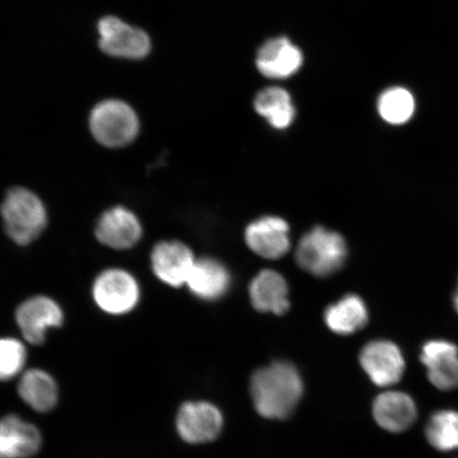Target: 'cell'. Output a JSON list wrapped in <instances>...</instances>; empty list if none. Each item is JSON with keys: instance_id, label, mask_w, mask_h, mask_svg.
<instances>
[{"instance_id": "1", "label": "cell", "mask_w": 458, "mask_h": 458, "mask_svg": "<svg viewBox=\"0 0 458 458\" xmlns=\"http://www.w3.org/2000/svg\"><path fill=\"white\" fill-rule=\"evenodd\" d=\"M303 393L300 372L293 365L277 362L258 369L250 380L255 408L268 420H284L296 409Z\"/></svg>"}, {"instance_id": "2", "label": "cell", "mask_w": 458, "mask_h": 458, "mask_svg": "<svg viewBox=\"0 0 458 458\" xmlns=\"http://www.w3.org/2000/svg\"><path fill=\"white\" fill-rule=\"evenodd\" d=\"M4 231L16 244L27 245L41 234L47 225V210L41 199L26 188L10 189L0 208Z\"/></svg>"}, {"instance_id": "3", "label": "cell", "mask_w": 458, "mask_h": 458, "mask_svg": "<svg viewBox=\"0 0 458 458\" xmlns=\"http://www.w3.org/2000/svg\"><path fill=\"white\" fill-rule=\"evenodd\" d=\"M347 257V245L340 233L315 227L305 234L296 250V261L303 271L326 277L339 271Z\"/></svg>"}, {"instance_id": "4", "label": "cell", "mask_w": 458, "mask_h": 458, "mask_svg": "<svg viewBox=\"0 0 458 458\" xmlns=\"http://www.w3.org/2000/svg\"><path fill=\"white\" fill-rule=\"evenodd\" d=\"M89 128L101 145L122 148L136 139L140 123L135 112L124 102L108 100L91 112Z\"/></svg>"}, {"instance_id": "5", "label": "cell", "mask_w": 458, "mask_h": 458, "mask_svg": "<svg viewBox=\"0 0 458 458\" xmlns=\"http://www.w3.org/2000/svg\"><path fill=\"white\" fill-rule=\"evenodd\" d=\"M93 296L102 311L113 315L127 314L133 310L140 299L137 280L120 268L102 272L96 278Z\"/></svg>"}, {"instance_id": "6", "label": "cell", "mask_w": 458, "mask_h": 458, "mask_svg": "<svg viewBox=\"0 0 458 458\" xmlns=\"http://www.w3.org/2000/svg\"><path fill=\"white\" fill-rule=\"evenodd\" d=\"M98 30L100 47L107 55L125 59H141L150 53L151 42L147 33L125 24L116 17L102 19Z\"/></svg>"}, {"instance_id": "7", "label": "cell", "mask_w": 458, "mask_h": 458, "mask_svg": "<svg viewBox=\"0 0 458 458\" xmlns=\"http://www.w3.org/2000/svg\"><path fill=\"white\" fill-rule=\"evenodd\" d=\"M64 320L59 303L47 296H34L22 302L16 311V323L24 339L41 345L50 328L60 327Z\"/></svg>"}, {"instance_id": "8", "label": "cell", "mask_w": 458, "mask_h": 458, "mask_svg": "<svg viewBox=\"0 0 458 458\" xmlns=\"http://www.w3.org/2000/svg\"><path fill=\"white\" fill-rule=\"evenodd\" d=\"M223 427V416L215 405L198 401L182 405L176 417L180 437L189 444L213 442Z\"/></svg>"}, {"instance_id": "9", "label": "cell", "mask_w": 458, "mask_h": 458, "mask_svg": "<svg viewBox=\"0 0 458 458\" xmlns=\"http://www.w3.org/2000/svg\"><path fill=\"white\" fill-rule=\"evenodd\" d=\"M360 362L370 380L379 386H389L397 383L405 368L400 349L388 341L368 344L360 354Z\"/></svg>"}, {"instance_id": "10", "label": "cell", "mask_w": 458, "mask_h": 458, "mask_svg": "<svg viewBox=\"0 0 458 458\" xmlns=\"http://www.w3.org/2000/svg\"><path fill=\"white\" fill-rule=\"evenodd\" d=\"M95 233L101 244L123 250L139 243L142 227L135 214L123 206H116L100 216Z\"/></svg>"}, {"instance_id": "11", "label": "cell", "mask_w": 458, "mask_h": 458, "mask_svg": "<svg viewBox=\"0 0 458 458\" xmlns=\"http://www.w3.org/2000/svg\"><path fill=\"white\" fill-rule=\"evenodd\" d=\"M196 260L191 250L179 242H160L151 255L154 274L160 282L174 288L187 284Z\"/></svg>"}, {"instance_id": "12", "label": "cell", "mask_w": 458, "mask_h": 458, "mask_svg": "<svg viewBox=\"0 0 458 458\" xmlns=\"http://www.w3.org/2000/svg\"><path fill=\"white\" fill-rule=\"evenodd\" d=\"M290 227L278 216H265L246 228L245 242L255 254L278 259L290 249Z\"/></svg>"}, {"instance_id": "13", "label": "cell", "mask_w": 458, "mask_h": 458, "mask_svg": "<svg viewBox=\"0 0 458 458\" xmlns=\"http://www.w3.org/2000/svg\"><path fill=\"white\" fill-rule=\"evenodd\" d=\"M303 55L299 47L286 38H272L258 51L256 65L263 76L285 79L301 70Z\"/></svg>"}, {"instance_id": "14", "label": "cell", "mask_w": 458, "mask_h": 458, "mask_svg": "<svg viewBox=\"0 0 458 458\" xmlns=\"http://www.w3.org/2000/svg\"><path fill=\"white\" fill-rule=\"evenodd\" d=\"M421 360L429 382L442 391L458 386V348L450 342L431 341L422 348Z\"/></svg>"}, {"instance_id": "15", "label": "cell", "mask_w": 458, "mask_h": 458, "mask_svg": "<svg viewBox=\"0 0 458 458\" xmlns=\"http://www.w3.org/2000/svg\"><path fill=\"white\" fill-rule=\"evenodd\" d=\"M41 445V433L36 426L16 415L0 420V458L31 457Z\"/></svg>"}, {"instance_id": "16", "label": "cell", "mask_w": 458, "mask_h": 458, "mask_svg": "<svg viewBox=\"0 0 458 458\" xmlns=\"http://www.w3.org/2000/svg\"><path fill=\"white\" fill-rule=\"evenodd\" d=\"M186 284L199 299L216 301L228 291L231 275L225 265L214 258H200L194 263Z\"/></svg>"}, {"instance_id": "17", "label": "cell", "mask_w": 458, "mask_h": 458, "mask_svg": "<svg viewBox=\"0 0 458 458\" xmlns=\"http://www.w3.org/2000/svg\"><path fill=\"white\" fill-rule=\"evenodd\" d=\"M289 286L277 272L265 270L250 285L251 305L263 313L284 314L289 310Z\"/></svg>"}, {"instance_id": "18", "label": "cell", "mask_w": 458, "mask_h": 458, "mask_svg": "<svg viewBox=\"0 0 458 458\" xmlns=\"http://www.w3.org/2000/svg\"><path fill=\"white\" fill-rule=\"evenodd\" d=\"M374 417L377 425L386 431L403 432L413 425L416 420V405L404 393H383L375 400Z\"/></svg>"}, {"instance_id": "19", "label": "cell", "mask_w": 458, "mask_h": 458, "mask_svg": "<svg viewBox=\"0 0 458 458\" xmlns=\"http://www.w3.org/2000/svg\"><path fill=\"white\" fill-rule=\"evenodd\" d=\"M325 323L337 335H348L364 327L369 320L368 308L357 295H347L325 311Z\"/></svg>"}, {"instance_id": "20", "label": "cell", "mask_w": 458, "mask_h": 458, "mask_svg": "<svg viewBox=\"0 0 458 458\" xmlns=\"http://www.w3.org/2000/svg\"><path fill=\"white\" fill-rule=\"evenodd\" d=\"M19 394L24 403L39 413L53 410L59 398L54 377L41 369H30L21 376Z\"/></svg>"}, {"instance_id": "21", "label": "cell", "mask_w": 458, "mask_h": 458, "mask_svg": "<svg viewBox=\"0 0 458 458\" xmlns=\"http://www.w3.org/2000/svg\"><path fill=\"white\" fill-rule=\"evenodd\" d=\"M255 110L273 128L284 130L294 122L296 112L288 91L268 88L260 91L254 101Z\"/></svg>"}, {"instance_id": "22", "label": "cell", "mask_w": 458, "mask_h": 458, "mask_svg": "<svg viewBox=\"0 0 458 458\" xmlns=\"http://www.w3.org/2000/svg\"><path fill=\"white\" fill-rule=\"evenodd\" d=\"M416 102L409 89L394 86L380 95L377 99V112L389 124L400 125L410 122L414 116Z\"/></svg>"}, {"instance_id": "23", "label": "cell", "mask_w": 458, "mask_h": 458, "mask_svg": "<svg viewBox=\"0 0 458 458\" xmlns=\"http://www.w3.org/2000/svg\"><path fill=\"white\" fill-rule=\"evenodd\" d=\"M427 438L435 449L452 451L458 449V413L440 411L434 414L427 426Z\"/></svg>"}, {"instance_id": "24", "label": "cell", "mask_w": 458, "mask_h": 458, "mask_svg": "<svg viewBox=\"0 0 458 458\" xmlns=\"http://www.w3.org/2000/svg\"><path fill=\"white\" fill-rule=\"evenodd\" d=\"M26 360L24 344L11 337L0 339V381H8L20 375Z\"/></svg>"}, {"instance_id": "25", "label": "cell", "mask_w": 458, "mask_h": 458, "mask_svg": "<svg viewBox=\"0 0 458 458\" xmlns=\"http://www.w3.org/2000/svg\"><path fill=\"white\" fill-rule=\"evenodd\" d=\"M454 305H455L456 310L458 312V286H457L456 294L454 296Z\"/></svg>"}]
</instances>
